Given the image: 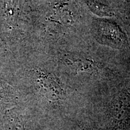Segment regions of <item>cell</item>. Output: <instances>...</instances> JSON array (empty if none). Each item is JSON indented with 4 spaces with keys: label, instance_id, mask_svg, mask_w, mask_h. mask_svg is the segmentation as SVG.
Segmentation results:
<instances>
[{
    "label": "cell",
    "instance_id": "cell-1",
    "mask_svg": "<svg viewBox=\"0 0 130 130\" xmlns=\"http://www.w3.org/2000/svg\"><path fill=\"white\" fill-rule=\"evenodd\" d=\"M38 83L42 93L49 100L56 101L61 99L63 89L55 77L50 74H42L38 78Z\"/></svg>",
    "mask_w": 130,
    "mask_h": 130
},
{
    "label": "cell",
    "instance_id": "cell-2",
    "mask_svg": "<svg viewBox=\"0 0 130 130\" xmlns=\"http://www.w3.org/2000/svg\"><path fill=\"white\" fill-rule=\"evenodd\" d=\"M11 130H24V128L22 126V125L21 124L20 122H19L18 121H16L13 124Z\"/></svg>",
    "mask_w": 130,
    "mask_h": 130
}]
</instances>
